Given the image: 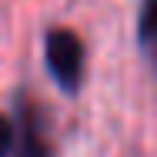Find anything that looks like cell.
Instances as JSON below:
<instances>
[{
	"instance_id": "cell-1",
	"label": "cell",
	"mask_w": 157,
	"mask_h": 157,
	"mask_svg": "<svg viewBox=\"0 0 157 157\" xmlns=\"http://www.w3.org/2000/svg\"><path fill=\"white\" fill-rule=\"evenodd\" d=\"M44 60L50 77L60 84L67 94H77L84 84V63H87V50L84 40L67 27H54L44 40Z\"/></svg>"
},
{
	"instance_id": "cell-2",
	"label": "cell",
	"mask_w": 157,
	"mask_h": 157,
	"mask_svg": "<svg viewBox=\"0 0 157 157\" xmlns=\"http://www.w3.org/2000/svg\"><path fill=\"white\" fill-rule=\"evenodd\" d=\"M10 157H54L50 137L44 130L40 110L30 107L27 100H20V127H17V147Z\"/></svg>"
},
{
	"instance_id": "cell-3",
	"label": "cell",
	"mask_w": 157,
	"mask_h": 157,
	"mask_svg": "<svg viewBox=\"0 0 157 157\" xmlns=\"http://www.w3.org/2000/svg\"><path fill=\"white\" fill-rule=\"evenodd\" d=\"M137 40L144 50L157 54V0L140 3V17H137Z\"/></svg>"
},
{
	"instance_id": "cell-4",
	"label": "cell",
	"mask_w": 157,
	"mask_h": 157,
	"mask_svg": "<svg viewBox=\"0 0 157 157\" xmlns=\"http://www.w3.org/2000/svg\"><path fill=\"white\" fill-rule=\"evenodd\" d=\"M17 147V124L10 114H0V157H10Z\"/></svg>"
}]
</instances>
